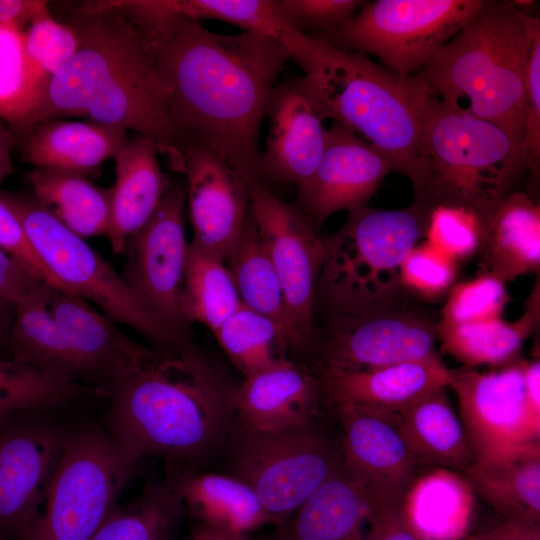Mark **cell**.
<instances>
[{"label": "cell", "instance_id": "obj_22", "mask_svg": "<svg viewBox=\"0 0 540 540\" xmlns=\"http://www.w3.org/2000/svg\"><path fill=\"white\" fill-rule=\"evenodd\" d=\"M324 400L397 420L427 393L448 387L455 369L440 358L372 369H316Z\"/></svg>", "mask_w": 540, "mask_h": 540}, {"label": "cell", "instance_id": "obj_28", "mask_svg": "<svg viewBox=\"0 0 540 540\" xmlns=\"http://www.w3.org/2000/svg\"><path fill=\"white\" fill-rule=\"evenodd\" d=\"M447 388H437L419 398L397 416L396 425L419 467L463 472L474 458Z\"/></svg>", "mask_w": 540, "mask_h": 540}, {"label": "cell", "instance_id": "obj_13", "mask_svg": "<svg viewBox=\"0 0 540 540\" xmlns=\"http://www.w3.org/2000/svg\"><path fill=\"white\" fill-rule=\"evenodd\" d=\"M438 320L410 297L358 314L322 316L310 354L317 368L341 369L437 359Z\"/></svg>", "mask_w": 540, "mask_h": 540}, {"label": "cell", "instance_id": "obj_18", "mask_svg": "<svg viewBox=\"0 0 540 540\" xmlns=\"http://www.w3.org/2000/svg\"><path fill=\"white\" fill-rule=\"evenodd\" d=\"M268 132L261 155L262 182L300 186L318 167L328 119L314 83L289 75L272 88L265 107Z\"/></svg>", "mask_w": 540, "mask_h": 540}, {"label": "cell", "instance_id": "obj_26", "mask_svg": "<svg viewBox=\"0 0 540 540\" xmlns=\"http://www.w3.org/2000/svg\"><path fill=\"white\" fill-rule=\"evenodd\" d=\"M167 476L198 523L244 536L271 524L253 490L229 475L169 466Z\"/></svg>", "mask_w": 540, "mask_h": 540}, {"label": "cell", "instance_id": "obj_51", "mask_svg": "<svg viewBox=\"0 0 540 540\" xmlns=\"http://www.w3.org/2000/svg\"><path fill=\"white\" fill-rule=\"evenodd\" d=\"M48 3L43 0H0V25L23 30L35 18L50 13Z\"/></svg>", "mask_w": 540, "mask_h": 540}, {"label": "cell", "instance_id": "obj_30", "mask_svg": "<svg viewBox=\"0 0 540 540\" xmlns=\"http://www.w3.org/2000/svg\"><path fill=\"white\" fill-rule=\"evenodd\" d=\"M483 271L507 283L540 269V205L516 190L487 226L479 252Z\"/></svg>", "mask_w": 540, "mask_h": 540}, {"label": "cell", "instance_id": "obj_3", "mask_svg": "<svg viewBox=\"0 0 540 540\" xmlns=\"http://www.w3.org/2000/svg\"><path fill=\"white\" fill-rule=\"evenodd\" d=\"M66 23L79 47L48 83L35 122L84 117L148 137L168 157L176 129L142 35L116 1L85 3Z\"/></svg>", "mask_w": 540, "mask_h": 540}, {"label": "cell", "instance_id": "obj_49", "mask_svg": "<svg viewBox=\"0 0 540 540\" xmlns=\"http://www.w3.org/2000/svg\"><path fill=\"white\" fill-rule=\"evenodd\" d=\"M41 282L44 281L0 245L1 300L16 304Z\"/></svg>", "mask_w": 540, "mask_h": 540}, {"label": "cell", "instance_id": "obj_31", "mask_svg": "<svg viewBox=\"0 0 540 540\" xmlns=\"http://www.w3.org/2000/svg\"><path fill=\"white\" fill-rule=\"evenodd\" d=\"M475 495L507 521L539 524L540 441L520 445L484 464L462 472Z\"/></svg>", "mask_w": 540, "mask_h": 540}, {"label": "cell", "instance_id": "obj_27", "mask_svg": "<svg viewBox=\"0 0 540 540\" xmlns=\"http://www.w3.org/2000/svg\"><path fill=\"white\" fill-rule=\"evenodd\" d=\"M475 493L462 472L429 468L418 473L400 511L418 540H461L469 527Z\"/></svg>", "mask_w": 540, "mask_h": 540}, {"label": "cell", "instance_id": "obj_5", "mask_svg": "<svg viewBox=\"0 0 540 540\" xmlns=\"http://www.w3.org/2000/svg\"><path fill=\"white\" fill-rule=\"evenodd\" d=\"M531 14L483 0L463 28L414 77L438 99L489 121L521 144Z\"/></svg>", "mask_w": 540, "mask_h": 540}, {"label": "cell", "instance_id": "obj_1", "mask_svg": "<svg viewBox=\"0 0 540 540\" xmlns=\"http://www.w3.org/2000/svg\"><path fill=\"white\" fill-rule=\"evenodd\" d=\"M139 33L176 132L197 137L242 177L262 182L260 126L289 48L268 36L215 33L177 12Z\"/></svg>", "mask_w": 540, "mask_h": 540}, {"label": "cell", "instance_id": "obj_6", "mask_svg": "<svg viewBox=\"0 0 540 540\" xmlns=\"http://www.w3.org/2000/svg\"><path fill=\"white\" fill-rule=\"evenodd\" d=\"M528 174L517 143L497 125L433 96L419 137L413 202L467 209L485 230L504 200Z\"/></svg>", "mask_w": 540, "mask_h": 540}, {"label": "cell", "instance_id": "obj_33", "mask_svg": "<svg viewBox=\"0 0 540 540\" xmlns=\"http://www.w3.org/2000/svg\"><path fill=\"white\" fill-rule=\"evenodd\" d=\"M51 287L41 282L16 303L8 357L34 367L58 382L77 386L50 307Z\"/></svg>", "mask_w": 540, "mask_h": 540}, {"label": "cell", "instance_id": "obj_25", "mask_svg": "<svg viewBox=\"0 0 540 540\" xmlns=\"http://www.w3.org/2000/svg\"><path fill=\"white\" fill-rule=\"evenodd\" d=\"M156 143L135 134L114 157L110 224L106 236L114 254H123L129 237L158 207L171 180L158 160Z\"/></svg>", "mask_w": 540, "mask_h": 540}, {"label": "cell", "instance_id": "obj_34", "mask_svg": "<svg viewBox=\"0 0 540 540\" xmlns=\"http://www.w3.org/2000/svg\"><path fill=\"white\" fill-rule=\"evenodd\" d=\"M38 204L81 238L106 235L110 224L111 189L86 175L37 169L27 174Z\"/></svg>", "mask_w": 540, "mask_h": 540}, {"label": "cell", "instance_id": "obj_32", "mask_svg": "<svg viewBox=\"0 0 540 540\" xmlns=\"http://www.w3.org/2000/svg\"><path fill=\"white\" fill-rule=\"evenodd\" d=\"M539 297L538 281L523 314L513 323L502 318L461 324L438 320L437 338L444 351L466 368H499L514 363L521 359L524 341L539 328Z\"/></svg>", "mask_w": 540, "mask_h": 540}, {"label": "cell", "instance_id": "obj_14", "mask_svg": "<svg viewBox=\"0 0 540 540\" xmlns=\"http://www.w3.org/2000/svg\"><path fill=\"white\" fill-rule=\"evenodd\" d=\"M243 178L258 233L282 283L296 350L309 354L323 238L294 204L283 202L260 180Z\"/></svg>", "mask_w": 540, "mask_h": 540}, {"label": "cell", "instance_id": "obj_53", "mask_svg": "<svg viewBox=\"0 0 540 540\" xmlns=\"http://www.w3.org/2000/svg\"><path fill=\"white\" fill-rule=\"evenodd\" d=\"M488 534L490 540H540V527L539 524L506 521Z\"/></svg>", "mask_w": 540, "mask_h": 540}, {"label": "cell", "instance_id": "obj_54", "mask_svg": "<svg viewBox=\"0 0 540 540\" xmlns=\"http://www.w3.org/2000/svg\"><path fill=\"white\" fill-rule=\"evenodd\" d=\"M16 142L15 133L0 119V184L13 172L11 152Z\"/></svg>", "mask_w": 540, "mask_h": 540}, {"label": "cell", "instance_id": "obj_2", "mask_svg": "<svg viewBox=\"0 0 540 540\" xmlns=\"http://www.w3.org/2000/svg\"><path fill=\"white\" fill-rule=\"evenodd\" d=\"M237 386L197 346L182 353L150 347L105 393L100 423L137 460L193 468L224 447Z\"/></svg>", "mask_w": 540, "mask_h": 540}, {"label": "cell", "instance_id": "obj_15", "mask_svg": "<svg viewBox=\"0 0 540 540\" xmlns=\"http://www.w3.org/2000/svg\"><path fill=\"white\" fill-rule=\"evenodd\" d=\"M186 199V181L171 180L152 216L127 240L121 276L159 319L189 336L181 311Z\"/></svg>", "mask_w": 540, "mask_h": 540}, {"label": "cell", "instance_id": "obj_17", "mask_svg": "<svg viewBox=\"0 0 540 540\" xmlns=\"http://www.w3.org/2000/svg\"><path fill=\"white\" fill-rule=\"evenodd\" d=\"M168 159L172 169L185 176L191 242L226 261L250 207L245 179L189 133L176 132Z\"/></svg>", "mask_w": 540, "mask_h": 540}, {"label": "cell", "instance_id": "obj_16", "mask_svg": "<svg viewBox=\"0 0 540 540\" xmlns=\"http://www.w3.org/2000/svg\"><path fill=\"white\" fill-rule=\"evenodd\" d=\"M524 359L491 371L456 369L448 385L475 464L488 463L520 445L540 441V423L527 409Z\"/></svg>", "mask_w": 540, "mask_h": 540}, {"label": "cell", "instance_id": "obj_45", "mask_svg": "<svg viewBox=\"0 0 540 540\" xmlns=\"http://www.w3.org/2000/svg\"><path fill=\"white\" fill-rule=\"evenodd\" d=\"M485 228L471 211L437 206L428 211L426 242L456 263L479 254Z\"/></svg>", "mask_w": 540, "mask_h": 540}, {"label": "cell", "instance_id": "obj_39", "mask_svg": "<svg viewBox=\"0 0 540 540\" xmlns=\"http://www.w3.org/2000/svg\"><path fill=\"white\" fill-rule=\"evenodd\" d=\"M23 31L0 25V119L14 133L35 122L42 102L29 72Z\"/></svg>", "mask_w": 540, "mask_h": 540}, {"label": "cell", "instance_id": "obj_42", "mask_svg": "<svg viewBox=\"0 0 540 540\" xmlns=\"http://www.w3.org/2000/svg\"><path fill=\"white\" fill-rule=\"evenodd\" d=\"M23 33L29 72L43 100L50 80L76 54L79 37L71 25L56 20L51 13L35 18Z\"/></svg>", "mask_w": 540, "mask_h": 540}, {"label": "cell", "instance_id": "obj_55", "mask_svg": "<svg viewBox=\"0 0 540 540\" xmlns=\"http://www.w3.org/2000/svg\"><path fill=\"white\" fill-rule=\"evenodd\" d=\"M15 305L0 299V356L8 357V347Z\"/></svg>", "mask_w": 540, "mask_h": 540}, {"label": "cell", "instance_id": "obj_50", "mask_svg": "<svg viewBox=\"0 0 540 540\" xmlns=\"http://www.w3.org/2000/svg\"><path fill=\"white\" fill-rule=\"evenodd\" d=\"M366 522L363 540H418L404 521L400 507L368 506Z\"/></svg>", "mask_w": 540, "mask_h": 540}, {"label": "cell", "instance_id": "obj_52", "mask_svg": "<svg viewBox=\"0 0 540 540\" xmlns=\"http://www.w3.org/2000/svg\"><path fill=\"white\" fill-rule=\"evenodd\" d=\"M524 396L532 418L540 423V361L524 360Z\"/></svg>", "mask_w": 540, "mask_h": 540}, {"label": "cell", "instance_id": "obj_47", "mask_svg": "<svg viewBox=\"0 0 540 540\" xmlns=\"http://www.w3.org/2000/svg\"><path fill=\"white\" fill-rule=\"evenodd\" d=\"M280 12L297 31L315 36L353 17L366 1L276 0Z\"/></svg>", "mask_w": 540, "mask_h": 540}, {"label": "cell", "instance_id": "obj_40", "mask_svg": "<svg viewBox=\"0 0 540 540\" xmlns=\"http://www.w3.org/2000/svg\"><path fill=\"white\" fill-rule=\"evenodd\" d=\"M176 11L191 20H217L245 33L268 36L287 45L298 32L280 12L276 0H173Z\"/></svg>", "mask_w": 540, "mask_h": 540}, {"label": "cell", "instance_id": "obj_43", "mask_svg": "<svg viewBox=\"0 0 540 540\" xmlns=\"http://www.w3.org/2000/svg\"><path fill=\"white\" fill-rule=\"evenodd\" d=\"M508 300L506 283L482 271L476 278L454 284L439 320L461 324L501 318Z\"/></svg>", "mask_w": 540, "mask_h": 540}, {"label": "cell", "instance_id": "obj_19", "mask_svg": "<svg viewBox=\"0 0 540 540\" xmlns=\"http://www.w3.org/2000/svg\"><path fill=\"white\" fill-rule=\"evenodd\" d=\"M391 172L393 165L381 151L349 127L332 121L326 128L320 163L298 186L294 205L318 230L337 212L367 206Z\"/></svg>", "mask_w": 540, "mask_h": 540}, {"label": "cell", "instance_id": "obj_20", "mask_svg": "<svg viewBox=\"0 0 540 540\" xmlns=\"http://www.w3.org/2000/svg\"><path fill=\"white\" fill-rule=\"evenodd\" d=\"M342 429V464L361 487L367 507H400L419 466L396 420L347 405H333Z\"/></svg>", "mask_w": 540, "mask_h": 540}, {"label": "cell", "instance_id": "obj_36", "mask_svg": "<svg viewBox=\"0 0 540 540\" xmlns=\"http://www.w3.org/2000/svg\"><path fill=\"white\" fill-rule=\"evenodd\" d=\"M241 304L226 261L188 243L181 296L186 323H199L214 334Z\"/></svg>", "mask_w": 540, "mask_h": 540}, {"label": "cell", "instance_id": "obj_23", "mask_svg": "<svg viewBox=\"0 0 540 540\" xmlns=\"http://www.w3.org/2000/svg\"><path fill=\"white\" fill-rule=\"evenodd\" d=\"M323 400L317 371L290 359L238 384L236 419L259 431L303 427L317 421Z\"/></svg>", "mask_w": 540, "mask_h": 540}, {"label": "cell", "instance_id": "obj_12", "mask_svg": "<svg viewBox=\"0 0 540 540\" xmlns=\"http://www.w3.org/2000/svg\"><path fill=\"white\" fill-rule=\"evenodd\" d=\"M66 407L0 414V540H23L44 507L64 447L78 423Z\"/></svg>", "mask_w": 540, "mask_h": 540}, {"label": "cell", "instance_id": "obj_38", "mask_svg": "<svg viewBox=\"0 0 540 540\" xmlns=\"http://www.w3.org/2000/svg\"><path fill=\"white\" fill-rule=\"evenodd\" d=\"M213 335L244 378L292 359L281 327L243 304Z\"/></svg>", "mask_w": 540, "mask_h": 540}, {"label": "cell", "instance_id": "obj_4", "mask_svg": "<svg viewBox=\"0 0 540 540\" xmlns=\"http://www.w3.org/2000/svg\"><path fill=\"white\" fill-rule=\"evenodd\" d=\"M287 47L314 83L327 117L362 135L413 186L429 89L414 76H401L364 54L338 49L301 32Z\"/></svg>", "mask_w": 540, "mask_h": 540}, {"label": "cell", "instance_id": "obj_37", "mask_svg": "<svg viewBox=\"0 0 540 540\" xmlns=\"http://www.w3.org/2000/svg\"><path fill=\"white\" fill-rule=\"evenodd\" d=\"M185 512L167 475L149 480L137 498L111 511L90 540H174Z\"/></svg>", "mask_w": 540, "mask_h": 540}, {"label": "cell", "instance_id": "obj_24", "mask_svg": "<svg viewBox=\"0 0 540 540\" xmlns=\"http://www.w3.org/2000/svg\"><path fill=\"white\" fill-rule=\"evenodd\" d=\"M24 161L37 169L88 175L126 145L127 131L90 120L48 119L15 133Z\"/></svg>", "mask_w": 540, "mask_h": 540}, {"label": "cell", "instance_id": "obj_57", "mask_svg": "<svg viewBox=\"0 0 540 540\" xmlns=\"http://www.w3.org/2000/svg\"><path fill=\"white\" fill-rule=\"evenodd\" d=\"M467 540H490V538H489L488 532H485V533L470 537Z\"/></svg>", "mask_w": 540, "mask_h": 540}, {"label": "cell", "instance_id": "obj_10", "mask_svg": "<svg viewBox=\"0 0 540 540\" xmlns=\"http://www.w3.org/2000/svg\"><path fill=\"white\" fill-rule=\"evenodd\" d=\"M229 474L247 484L276 527L342 463L341 440L317 421L280 431H259L236 422L224 445Z\"/></svg>", "mask_w": 540, "mask_h": 540}, {"label": "cell", "instance_id": "obj_35", "mask_svg": "<svg viewBox=\"0 0 540 540\" xmlns=\"http://www.w3.org/2000/svg\"><path fill=\"white\" fill-rule=\"evenodd\" d=\"M226 264L241 303L276 322L291 349H296L282 283L262 243L250 207Z\"/></svg>", "mask_w": 540, "mask_h": 540}, {"label": "cell", "instance_id": "obj_44", "mask_svg": "<svg viewBox=\"0 0 540 540\" xmlns=\"http://www.w3.org/2000/svg\"><path fill=\"white\" fill-rule=\"evenodd\" d=\"M456 278L457 263L426 241L412 248L400 268L403 292L421 303L446 297Z\"/></svg>", "mask_w": 540, "mask_h": 540}, {"label": "cell", "instance_id": "obj_56", "mask_svg": "<svg viewBox=\"0 0 540 540\" xmlns=\"http://www.w3.org/2000/svg\"><path fill=\"white\" fill-rule=\"evenodd\" d=\"M191 540H245V537L198 523L192 531Z\"/></svg>", "mask_w": 540, "mask_h": 540}, {"label": "cell", "instance_id": "obj_8", "mask_svg": "<svg viewBox=\"0 0 540 540\" xmlns=\"http://www.w3.org/2000/svg\"><path fill=\"white\" fill-rule=\"evenodd\" d=\"M0 197L65 292L95 303L106 318L141 334L152 349L181 353L195 346L190 336L159 319L107 260L45 211L33 194L1 192Z\"/></svg>", "mask_w": 540, "mask_h": 540}, {"label": "cell", "instance_id": "obj_11", "mask_svg": "<svg viewBox=\"0 0 540 540\" xmlns=\"http://www.w3.org/2000/svg\"><path fill=\"white\" fill-rule=\"evenodd\" d=\"M483 0H377L350 19L312 37L349 52L377 57L411 77L475 15Z\"/></svg>", "mask_w": 540, "mask_h": 540}, {"label": "cell", "instance_id": "obj_48", "mask_svg": "<svg viewBox=\"0 0 540 540\" xmlns=\"http://www.w3.org/2000/svg\"><path fill=\"white\" fill-rule=\"evenodd\" d=\"M0 245L49 285L63 287L32 247L21 223L0 197Z\"/></svg>", "mask_w": 540, "mask_h": 540}, {"label": "cell", "instance_id": "obj_9", "mask_svg": "<svg viewBox=\"0 0 540 540\" xmlns=\"http://www.w3.org/2000/svg\"><path fill=\"white\" fill-rule=\"evenodd\" d=\"M140 462L101 423H78L64 447L40 517L23 540H90L117 506Z\"/></svg>", "mask_w": 540, "mask_h": 540}, {"label": "cell", "instance_id": "obj_29", "mask_svg": "<svg viewBox=\"0 0 540 540\" xmlns=\"http://www.w3.org/2000/svg\"><path fill=\"white\" fill-rule=\"evenodd\" d=\"M367 503L364 493L341 463L276 527V540H362Z\"/></svg>", "mask_w": 540, "mask_h": 540}, {"label": "cell", "instance_id": "obj_41", "mask_svg": "<svg viewBox=\"0 0 540 540\" xmlns=\"http://www.w3.org/2000/svg\"><path fill=\"white\" fill-rule=\"evenodd\" d=\"M89 390L58 382L38 369L0 356V414L25 407H69Z\"/></svg>", "mask_w": 540, "mask_h": 540}, {"label": "cell", "instance_id": "obj_7", "mask_svg": "<svg viewBox=\"0 0 540 540\" xmlns=\"http://www.w3.org/2000/svg\"><path fill=\"white\" fill-rule=\"evenodd\" d=\"M427 217L428 210L415 202L401 209L367 205L348 212L337 231L322 237L314 318L358 314L409 297L400 268L424 237Z\"/></svg>", "mask_w": 540, "mask_h": 540}, {"label": "cell", "instance_id": "obj_21", "mask_svg": "<svg viewBox=\"0 0 540 540\" xmlns=\"http://www.w3.org/2000/svg\"><path fill=\"white\" fill-rule=\"evenodd\" d=\"M50 307L70 358L74 383L92 393L104 396L149 349L76 294L51 287Z\"/></svg>", "mask_w": 540, "mask_h": 540}, {"label": "cell", "instance_id": "obj_46", "mask_svg": "<svg viewBox=\"0 0 540 540\" xmlns=\"http://www.w3.org/2000/svg\"><path fill=\"white\" fill-rule=\"evenodd\" d=\"M520 150L536 194L540 167V20L530 17V42L526 74L525 131Z\"/></svg>", "mask_w": 540, "mask_h": 540}]
</instances>
